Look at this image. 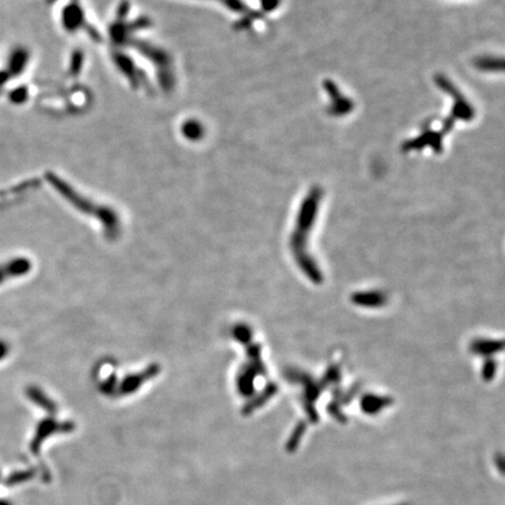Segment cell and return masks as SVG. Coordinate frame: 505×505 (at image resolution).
<instances>
[{
    "instance_id": "1",
    "label": "cell",
    "mask_w": 505,
    "mask_h": 505,
    "mask_svg": "<svg viewBox=\"0 0 505 505\" xmlns=\"http://www.w3.org/2000/svg\"><path fill=\"white\" fill-rule=\"evenodd\" d=\"M434 80L440 89H442L443 92H447L448 95L450 94V96L453 97L454 107L453 111H452V118L461 119L465 122L472 121L475 117V110L472 107V104H469L468 101L465 100V97L462 95L461 92L455 87L453 82L442 74H436Z\"/></svg>"
},
{
    "instance_id": "3",
    "label": "cell",
    "mask_w": 505,
    "mask_h": 505,
    "mask_svg": "<svg viewBox=\"0 0 505 505\" xmlns=\"http://www.w3.org/2000/svg\"><path fill=\"white\" fill-rule=\"evenodd\" d=\"M445 133L442 131H433V130H426L424 133H421L420 136L414 138L413 140H407L404 144V151H414V150H421L426 147H431L434 149V151H442V140Z\"/></svg>"
},
{
    "instance_id": "6",
    "label": "cell",
    "mask_w": 505,
    "mask_h": 505,
    "mask_svg": "<svg viewBox=\"0 0 505 505\" xmlns=\"http://www.w3.org/2000/svg\"><path fill=\"white\" fill-rule=\"evenodd\" d=\"M8 354V347L6 344L0 342V361L5 357V354Z\"/></svg>"
},
{
    "instance_id": "2",
    "label": "cell",
    "mask_w": 505,
    "mask_h": 505,
    "mask_svg": "<svg viewBox=\"0 0 505 505\" xmlns=\"http://www.w3.org/2000/svg\"><path fill=\"white\" fill-rule=\"evenodd\" d=\"M323 88L330 97V107L328 108L329 115H331L333 117H343L354 111V101L344 95L335 82L331 80H325L323 82Z\"/></svg>"
},
{
    "instance_id": "5",
    "label": "cell",
    "mask_w": 505,
    "mask_h": 505,
    "mask_svg": "<svg viewBox=\"0 0 505 505\" xmlns=\"http://www.w3.org/2000/svg\"><path fill=\"white\" fill-rule=\"evenodd\" d=\"M280 4L281 0H261L262 8L267 12L276 10L280 6Z\"/></svg>"
},
{
    "instance_id": "4",
    "label": "cell",
    "mask_w": 505,
    "mask_h": 505,
    "mask_svg": "<svg viewBox=\"0 0 505 505\" xmlns=\"http://www.w3.org/2000/svg\"><path fill=\"white\" fill-rule=\"evenodd\" d=\"M474 66L481 72L499 73L504 69V61L497 56H481L474 61Z\"/></svg>"
}]
</instances>
